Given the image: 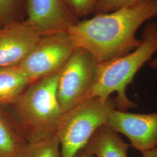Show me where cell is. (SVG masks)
<instances>
[{
	"mask_svg": "<svg viewBox=\"0 0 157 157\" xmlns=\"http://www.w3.org/2000/svg\"><path fill=\"white\" fill-rule=\"evenodd\" d=\"M22 157H61L56 135L45 140L28 143Z\"/></svg>",
	"mask_w": 157,
	"mask_h": 157,
	"instance_id": "cell-13",
	"label": "cell"
},
{
	"mask_svg": "<svg viewBox=\"0 0 157 157\" xmlns=\"http://www.w3.org/2000/svg\"><path fill=\"white\" fill-rule=\"evenodd\" d=\"M114 109H117L115 98L103 101L94 97L65 113L56 133L61 157H75L83 150L96 130L106 124Z\"/></svg>",
	"mask_w": 157,
	"mask_h": 157,
	"instance_id": "cell-4",
	"label": "cell"
},
{
	"mask_svg": "<svg viewBox=\"0 0 157 157\" xmlns=\"http://www.w3.org/2000/svg\"><path fill=\"white\" fill-rule=\"evenodd\" d=\"M67 6L78 17L94 13L98 0H65Z\"/></svg>",
	"mask_w": 157,
	"mask_h": 157,
	"instance_id": "cell-16",
	"label": "cell"
},
{
	"mask_svg": "<svg viewBox=\"0 0 157 157\" xmlns=\"http://www.w3.org/2000/svg\"><path fill=\"white\" fill-rule=\"evenodd\" d=\"M157 52V24L151 23L144 29L140 45L129 54L98 63L95 78L84 100L98 98L107 100L117 93V109L125 111L136 106L126 94V89L144 64Z\"/></svg>",
	"mask_w": 157,
	"mask_h": 157,
	"instance_id": "cell-3",
	"label": "cell"
},
{
	"mask_svg": "<svg viewBox=\"0 0 157 157\" xmlns=\"http://www.w3.org/2000/svg\"><path fill=\"white\" fill-rule=\"evenodd\" d=\"M25 0H0V28L11 23L24 21Z\"/></svg>",
	"mask_w": 157,
	"mask_h": 157,
	"instance_id": "cell-14",
	"label": "cell"
},
{
	"mask_svg": "<svg viewBox=\"0 0 157 157\" xmlns=\"http://www.w3.org/2000/svg\"><path fill=\"white\" fill-rule=\"evenodd\" d=\"M147 0H98L94 13H107L133 6Z\"/></svg>",
	"mask_w": 157,
	"mask_h": 157,
	"instance_id": "cell-15",
	"label": "cell"
},
{
	"mask_svg": "<svg viewBox=\"0 0 157 157\" xmlns=\"http://www.w3.org/2000/svg\"><path fill=\"white\" fill-rule=\"evenodd\" d=\"M26 21L41 36L67 31L78 18L65 0H27Z\"/></svg>",
	"mask_w": 157,
	"mask_h": 157,
	"instance_id": "cell-8",
	"label": "cell"
},
{
	"mask_svg": "<svg viewBox=\"0 0 157 157\" xmlns=\"http://www.w3.org/2000/svg\"><path fill=\"white\" fill-rule=\"evenodd\" d=\"M98 63L89 52L76 48L61 67L56 94L63 113L84 100L94 83Z\"/></svg>",
	"mask_w": 157,
	"mask_h": 157,
	"instance_id": "cell-5",
	"label": "cell"
},
{
	"mask_svg": "<svg viewBox=\"0 0 157 157\" xmlns=\"http://www.w3.org/2000/svg\"><path fill=\"white\" fill-rule=\"evenodd\" d=\"M75 49L67 31L42 36L17 67L32 83L61 69Z\"/></svg>",
	"mask_w": 157,
	"mask_h": 157,
	"instance_id": "cell-6",
	"label": "cell"
},
{
	"mask_svg": "<svg viewBox=\"0 0 157 157\" xmlns=\"http://www.w3.org/2000/svg\"><path fill=\"white\" fill-rule=\"evenodd\" d=\"M28 143L17 121L0 111V157H22Z\"/></svg>",
	"mask_w": 157,
	"mask_h": 157,
	"instance_id": "cell-11",
	"label": "cell"
},
{
	"mask_svg": "<svg viewBox=\"0 0 157 157\" xmlns=\"http://www.w3.org/2000/svg\"><path fill=\"white\" fill-rule=\"evenodd\" d=\"M106 125L125 135L130 141V146L142 154L157 147V112L135 113L114 109Z\"/></svg>",
	"mask_w": 157,
	"mask_h": 157,
	"instance_id": "cell-7",
	"label": "cell"
},
{
	"mask_svg": "<svg viewBox=\"0 0 157 157\" xmlns=\"http://www.w3.org/2000/svg\"><path fill=\"white\" fill-rule=\"evenodd\" d=\"M26 21L11 23L0 28V68L17 66L41 37Z\"/></svg>",
	"mask_w": 157,
	"mask_h": 157,
	"instance_id": "cell-9",
	"label": "cell"
},
{
	"mask_svg": "<svg viewBox=\"0 0 157 157\" xmlns=\"http://www.w3.org/2000/svg\"><path fill=\"white\" fill-rule=\"evenodd\" d=\"M61 69L29 84L11 104L17 122L28 143L56 135L64 114L56 94Z\"/></svg>",
	"mask_w": 157,
	"mask_h": 157,
	"instance_id": "cell-2",
	"label": "cell"
},
{
	"mask_svg": "<svg viewBox=\"0 0 157 157\" xmlns=\"http://www.w3.org/2000/svg\"><path fill=\"white\" fill-rule=\"evenodd\" d=\"M30 84L17 66L0 68V105L12 104Z\"/></svg>",
	"mask_w": 157,
	"mask_h": 157,
	"instance_id": "cell-12",
	"label": "cell"
},
{
	"mask_svg": "<svg viewBox=\"0 0 157 157\" xmlns=\"http://www.w3.org/2000/svg\"><path fill=\"white\" fill-rule=\"evenodd\" d=\"M149 66L150 67L157 69V58L151 61L149 63Z\"/></svg>",
	"mask_w": 157,
	"mask_h": 157,
	"instance_id": "cell-19",
	"label": "cell"
},
{
	"mask_svg": "<svg viewBox=\"0 0 157 157\" xmlns=\"http://www.w3.org/2000/svg\"><path fill=\"white\" fill-rule=\"evenodd\" d=\"M106 124L96 130L84 149L96 157H128L130 145Z\"/></svg>",
	"mask_w": 157,
	"mask_h": 157,
	"instance_id": "cell-10",
	"label": "cell"
},
{
	"mask_svg": "<svg viewBox=\"0 0 157 157\" xmlns=\"http://www.w3.org/2000/svg\"><path fill=\"white\" fill-rule=\"evenodd\" d=\"M142 154V157H157V147L151 150L143 153Z\"/></svg>",
	"mask_w": 157,
	"mask_h": 157,
	"instance_id": "cell-17",
	"label": "cell"
},
{
	"mask_svg": "<svg viewBox=\"0 0 157 157\" xmlns=\"http://www.w3.org/2000/svg\"><path fill=\"white\" fill-rule=\"evenodd\" d=\"M75 157H94L93 155L90 154L88 152L86 151L84 149L78 152Z\"/></svg>",
	"mask_w": 157,
	"mask_h": 157,
	"instance_id": "cell-18",
	"label": "cell"
},
{
	"mask_svg": "<svg viewBox=\"0 0 157 157\" xmlns=\"http://www.w3.org/2000/svg\"><path fill=\"white\" fill-rule=\"evenodd\" d=\"M156 15L157 0H147L78 21L67 32L76 48L87 51L100 63L135 50L141 42L136 38L137 30Z\"/></svg>",
	"mask_w": 157,
	"mask_h": 157,
	"instance_id": "cell-1",
	"label": "cell"
}]
</instances>
